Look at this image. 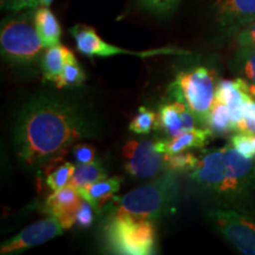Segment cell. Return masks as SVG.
Instances as JSON below:
<instances>
[{"instance_id": "obj_13", "label": "cell", "mask_w": 255, "mask_h": 255, "mask_svg": "<svg viewBox=\"0 0 255 255\" xmlns=\"http://www.w3.org/2000/svg\"><path fill=\"white\" fill-rule=\"evenodd\" d=\"M83 197L75 187L68 186L55 190L47 197L45 212L55 216L64 229H70L76 225V214L81 206Z\"/></svg>"}, {"instance_id": "obj_3", "label": "cell", "mask_w": 255, "mask_h": 255, "mask_svg": "<svg viewBox=\"0 0 255 255\" xmlns=\"http://www.w3.org/2000/svg\"><path fill=\"white\" fill-rule=\"evenodd\" d=\"M174 171L165 170L151 182L111 201V213L129 214L139 219L155 220L175 212L180 186Z\"/></svg>"}, {"instance_id": "obj_23", "label": "cell", "mask_w": 255, "mask_h": 255, "mask_svg": "<svg viewBox=\"0 0 255 255\" xmlns=\"http://www.w3.org/2000/svg\"><path fill=\"white\" fill-rule=\"evenodd\" d=\"M85 78H87V76H85L84 70L81 68L77 60H73V62L65 64L55 84L58 89L78 87L85 82Z\"/></svg>"}, {"instance_id": "obj_32", "label": "cell", "mask_w": 255, "mask_h": 255, "mask_svg": "<svg viewBox=\"0 0 255 255\" xmlns=\"http://www.w3.org/2000/svg\"><path fill=\"white\" fill-rule=\"evenodd\" d=\"M53 0H40V6H50Z\"/></svg>"}, {"instance_id": "obj_12", "label": "cell", "mask_w": 255, "mask_h": 255, "mask_svg": "<svg viewBox=\"0 0 255 255\" xmlns=\"http://www.w3.org/2000/svg\"><path fill=\"white\" fill-rule=\"evenodd\" d=\"M197 124L199 121L188 104L182 101L174 100L161 107L156 129L161 130L169 138H174L181 133L195 129Z\"/></svg>"}, {"instance_id": "obj_27", "label": "cell", "mask_w": 255, "mask_h": 255, "mask_svg": "<svg viewBox=\"0 0 255 255\" xmlns=\"http://www.w3.org/2000/svg\"><path fill=\"white\" fill-rule=\"evenodd\" d=\"M231 144L247 158H255V146L252 138V133L238 132L232 136Z\"/></svg>"}, {"instance_id": "obj_21", "label": "cell", "mask_w": 255, "mask_h": 255, "mask_svg": "<svg viewBox=\"0 0 255 255\" xmlns=\"http://www.w3.org/2000/svg\"><path fill=\"white\" fill-rule=\"evenodd\" d=\"M108 177L107 170L104 165L100 161H94L91 163L78 164L75 169V173L71 178L70 186L75 187L76 189L88 187L90 184L98 182V181L104 180Z\"/></svg>"}, {"instance_id": "obj_16", "label": "cell", "mask_w": 255, "mask_h": 255, "mask_svg": "<svg viewBox=\"0 0 255 255\" xmlns=\"http://www.w3.org/2000/svg\"><path fill=\"white\" fill-rule=\"evenodd\" d=\"M73 60L77 59L72 51L66 46L58 44V45L47 47L40 59V68L44 81L56 83L65 64L73 62Z\"/></svg>"}, {"instance_id": "obj_33", "label": "cell", "mask_w": 255, "mask_h": 255, "mask_svg": "<svg viewBox=\"0 0 255 255\" xmlns=\"http://www.w3.org/2000/svg\"><path fill=\"white\" fill-rule=\"evenodd\" d=\"M250 94L253 98H255V84H251L250 85Z\"/></svg>"}, {"instance_id": "obj_2", "label": "cell", "mask_w": 255, "mask_h": 255, "mask_svg": "<svg viewBox=\"0 0 255 255\" xmlns=\"http://www.w3.org/2000/svg\"><path fill=\"white\" fill-rule=\"evenodd\" d=\"M241 155L232 144L207 150L190 178L203 196L216 206L247 210L255 195V162Z\"/></svg>"}, {"instance_id": "obj_28", "label": "cell", "mask_w": 255, "mask_h": 255, "mask_svg": "<svg viewBox=\"0 0 255 255\" xmlns=\"http://www.w3.org/2000/svg\"><path fill=\"white\" fill-rule=\"evenodd\" d=\"M95 212L96 209L94 208V206L89 201L83 199L81 206L77 210V214H76V225L81 229H88L94 222Z\"/></svg>"}, {"instance_id": "obj_14", "label": "cell", "mask_w": 255, "mask_h": 255, "mask_svg": "<svg viewBox=\"0 0 255 255\" xmlns=\"http://www.w3.org/2000/svg\"><path fill=\"white\" fill-rule=\"evenodd\" d=\"M250 83L238 77L234 81L223 79L216 85L215 100L225 103L231 110L233 122L237 124L244 117V104L252 96Z\"/></svg>"}, {"instance_id": "obj_11", "label": "cell", "mask_w": 255, "mask_h": 255, "mask_svg": "<svg viewBox=\"0 0 255 255\" xmlns=\"http://www.w3.org/2000/svg\"><path fill=\"white\" fill-rule=\"evenodd\" d=\"M64 234V228L55 216L39 220L25 227L13 238L2 242L0 247V254H15L28 250V248L39 246L41 244L52 240Z\"/></svg>"}, {"instance_id": "obj_7", "label": "cell", "mask_w": 255, "mask_h": 255, "mask_svg": "<svg viewBox=\"0 0 255 255\" xmlns=\"http://www.w3.org/2000/svg\"><path fill=\"white\" fill-rule=\"evenodd\" d=\"M216 231L242 254L255 255V220L251 213L232 207L215 206L207 212Z\"/></svg>"}, {"instance_id": "obj_34", "label": "cell", "mask_w": 255, "mask_h": 255, "mask_svg": "<svg viewBox=\"0 0 255 255\" xmlns=\"http://www.w3.org/2000/svg\"><path fill=\"white\" fill-rule=\"evenodd\" d=\"M252 138H253V143H254V146H255V133H252Z\"/></svg>"}, {"instance_id": "obj_26", "label": "cell", "mask_w": 255, "mask_h": 255, "mask_svg": "<svg viewBox=\"0 0 255 255\" xmlns=\"http://www.w3.org/2000/svg\"><path fill=\"white\" fill-rule=\"evenodd\" d=\"M199 164V157L190 152H178L174 155H167V170L174 173L193 171Z\"/></svg>"}, {"instance_id": "obj_5", "label": "cell", "mask_w": 255, "mask_h": 255, "mask_svg": "<svg viewBox=\"0 0 255 255\" xmlns=\"http://www.w3.org/2000/svg\"><path fill=\"white\" fill-rule=\"evenodd\" d=\"M103 237L105 246L111 253L122 255L155 253L156 228L154 220L110 213L104 223Z\"/></svg>"}, {"instance_id": "obj_6", "label": "cell", "mask_w": 255, "mask_h": 255, "mask_svg": "<svg viewBox=\"0 0 255 255\" xmlns=\"http://www.w3.org/2000/svg\"><path fill=\"white\" fill-rule=\"evenodd\" d=\"M216 72L206 65L181 71L169 87L173 100L182 101L195 114L201 127L207 128L208 116L215 102Z\"/></svg>"}, {"instance_id": "obj_10", "label": "cell", "mask_w": 255, "mask_h": 255, "mask_svg": "<svg viewBox=\"0 0 255 255\" xmlns=\"http://www.w3.org/2000/svg\"><path fill=\"white\" fill-rule=\"evenodd\" d=\"M214 18L221 36L234 38L255 20V0H214Z\"/></svg>"}, {"instance_id": "obj_1", "label": "cell", "mask_w": 255, "mask_h": 255, "mask_svg": "<svg viewBox=\"0 0 255 255\" xmlns=\"http://www.w3.org/2000/svg\"><path fill=\"white\" fill-rule=\"evenodd\" d=\"M95 136L94 122L78 104L41 96L28 102L19 114L13 145L24 164L38 167L60 158L78 141Z\"/></svg>"}, {"instance_id": "obj_30", "label": "cell", "mask_w": 255, "mask_h": 255, "mask_svg": "<svg viewBox=\"0 0 255 255\" xmlns=\"http://www.w3.org/2000/svg\"><path fill=\"white\" fill-rule=\"evenodd\" d=\"M1 8L8 12H20L37 8L40 0H0Z\"/></svg>"}, {"instance_id": "obj_19", "label": "cell", "mask_w": 255, "mask_h": 255, "mask_svg": "<svg viewBox=\"0 0 255 255\" xmlns=\"http://www.w3.org/2000/svg\"><path fill=\"white\" fill-rule=\"evenodd\" d=\"M229 66L238 77L255 84V47L237 46Z\"/></svg>"}, {"instance_id": "obj_18", "label": "cell", "mask_w": 255, "mask_h": 255, "mask_svg": "<svg viewBox=\"0 0 255 255\" xmlns=\"http://www.w3.org/2000/svg\"><path fill=\"white\" fill-rule=\"evenodd\" d=\"M210 137H213V133L208 128H202V129L195 128V129L181 133L174 138H170L169 141L163 139L162 150L167 155H174L186 151L188 149L202 148L208 143Z\"/></svg>"}, {"instance_id": "obj_15", "label": "cell", "mask_w": 255, "mask_h": 255, "mask_svg": "<svg viewBox=\"0 0 255 255\" xmlns=\"http://www.w3.org/2000/svg\"><path fill=\"white\" fill-rule=\"evenodd\" d=\"M121 184H122L121 177H107L104 180L90 184V186L81 188L78 191L83 199L89 201L94 206L96 212H102L108 206V203H111V201L116 196Z\"/></svg>"}, {"instance_id": "obj_25", "label": "cell", "mask_w": 255, "mask_h": 255, "mask_svg": "<svg viewBox=\"0 0 255 255\" xmlns=\"http://www.w3.org/2000/svg\"><path fill=\"white\" fill-rule=\"evenodd\" d=\"M137 5L149 13L158 17H169L176 11L182 0H135Z\"/></svg>"}, {"instance_id": "obj_29", "label": "cell", "mask_w": 255, "mask_h": 255, "mask_svg": "<svg viewBox=\"0 0 255 255\" xmlns=\"http://www.w3.org/2000/svg\"><path fill=\"white\" fill-rule=\"evenodd\" d=\"M72 154L78 164L91 163V162L96 161L95 148L88 143H76L73 145Z\"/></svg>"}, {"instance_id": "obj_31", "label": "cell", "mask_w": 255, "mask_h": 255, "mask_svg": "<svg viewBox=\"0 0 255 255\" xmlns=\"http://www.w3.org/2000/svg\"><path fill=\"white\" fill-rule=\"evenodd\" d=\"M234 41L237 46L255 47V20L252 21L245 28H242L234 37Z\"/></svg>"}, {"instance_id": "obj_8", "label": "cell", "mask_w": 255, "mask_h": 255, "mask_svg": "<svg viewBox=\"0 0 255 255\" xmlns=\"http://www.w3.org/2000/svg\"><path fill=\"white\" fill-rule=\"evenodd\" d=\"M123 157L132 177H154L167 170V154L159 150V139H130L123 146Z\"/></svg>"}, {"instance_id": "obj_20", "label": "cell", "mask_w": 255, "mask_h": 255, "mask_svg": "<svg viewBox=\"0 0 255 255\" xmlns=\"http://www.w3.org/2000/svg\"><path fill=\"white\" fill-rule=\"evenodd\" d=\"M207 128L213 136H223L226 133L235 131V123L233 122L229 108L222 102L215 100L210 109Z\"/></svg>"}, {"instance_id": "obj_4", "label": "cell", "mask_w": 255, "mask_h": 255, "mask_svg": "<svg viewBox=\"0 0 255 255\" xmlns=\"http://www.w3.org/2000/svg\"><path fill=\"white\" fill-rule=\"evenodd\" d=\"M32 9L13 12L1 20L0 49L9 65L28 68L36 65L43 56L44 45L34 25Z\"/></svg>"}, {"instance_id": "obj_22", "label": "cell", "mask_w": 255, "mask_h": 255, "mask_svg": "<svg viewBox=\"0 0 255 255\" xmlns=\"http://www.w3.org/2000/svg\"><path fill=\"white\" fill-rule=\"evenodd\" d=\"M75 169L76 165L71 162H64L56 168L51 169L46 176L47 187L55 191L70 186Z\"/></svg>"}, {"instance_id": "obj_24", "label": "cell", "mask_w": 255, "mask_h": 255, "mask_svg": "<svg viewBox=\"0 0 255 255\" xmlns=\"http://www.w3.org/2000/svg\"><path fill=\"white\" fill-rule=\"evenodd\" d=\"M157 117L158 115L154 110L148 109V108L141 107L138 110V114L133 117V120L129 124V129L137 135H146L151 131L152 129H156L157 126Z\"/></svg>"}, {"instance_id": "obj_17", "label": "cell", "mask_w": 255, "mask_h": 255, "mask_svg": "<svg viewBox=\"0 0 255 255\" xmlns=\"http://www.w3.org/2000/svg\"><path fill=\"white\" fill-rule=\"evenodd\" d=\"M34 25L39 34L41 43L45 49L58 45L62 37V27L58 19L49 8V6H40L34 11Z\"/></svg>"}, {"instance_id": "obj_9", "label": "cell", "mask_w": 255, "mask_h": 255, "mask_svg": "<svg viewBox=\"0 0 255 255\" xmlns=\"http://www.w3.org/2000/svg\"><path fill=\"white\" fill-rule=\"evenodd\" d=\"M70 33L73 37L76 47L82 55L87 57H111L116 55H131L145 58V57L158 55H189V51L174 49V47H162L149 51H131L115 46L107 43L98 36L97 31L94 27L84 24H77L70 28Z\"/></svg>"}]
</instances>
